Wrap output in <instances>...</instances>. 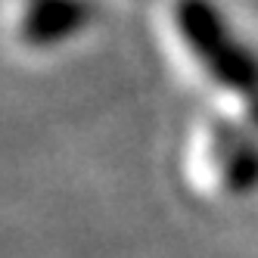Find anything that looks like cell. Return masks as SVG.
<instances>
[{
	"mask_svg": "<svg viewBox=\"0 0 258 258\" xmlns=\"http://www.w3.org/2000/svg\"><path fill=\"white\" fill-rule=\"evenodd\" d=\"M177 22L196 59L227 94L249 109V118L258 124V62L224 31L206 0H183Z\"/></svg>",
	"mask_w": 258,
	"mask_h": 258,
	"instance_id": "1",
	"label": "cell"
},
{
	"mask_svg": "<svg viewBox=\"0 0 258 258\" xmlns=\"http://www.w3.org/2000/svg\"><path fill=\"white\" fill-rule=\"evenodd\" d=\"M258 183V150L230 124L199 134L190 156V190L206 202H233Z\"/></svg>",
	"mask_w": 258,
	"mask_h": 258,
	"instance_id": "2",
	"label": "cell"
},
{
	"mask_svg": "<svg viewBox=\"0 0 258 258\" xmlns=\"http://www.w3.org/2000/svg\"><path fill=\"white\" fill-rule=\"evenodd\" d=\"M84 19H87V7L78 0H38L28 10L25 34L31 44L62 41V34L75 31Z\"/></svg>",
	"mask_w": 258,
	"mask_h": 258,
	"instance_id": "3",
	"label": "cell"
}]
</instances>
